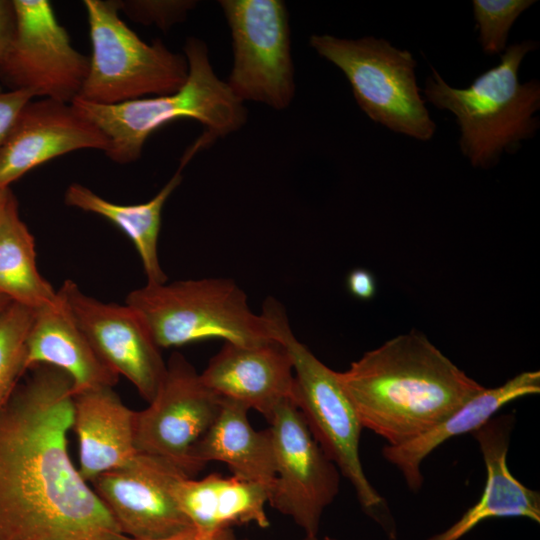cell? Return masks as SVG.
Instances as JSON below:
<instances>
[{
  "mask_svg": "<svg viewBox=\"0 0 540 540\" xmlns=\"http://www.w3.org/2000/svg\"><path fill=\"white\" fill-rule=\"evenodd\" d=\"M310 46L348 79L360 109L374 122L421 141L436 129L416 82L412 54L384 39L312 35Z\"/></svg>",
  "mask_w": 540,
  "mask_h": 540,
  "instance_id": "obj_8",
  "label": "cell"
},
{
  "mask_svg": "<svg viewBox=\"0 0 540 540\" xmlns=\"http://www.w3.org/2000/svg\"><path fill=\"white\" fill-rule=\"evenodd\" d=\"M30 371L0 408V540H127L69 456L71 378Z\"/></svg>",
  "mask_w": 540,
  "mask_h": 540,
  "instance_id": "obj_1",
  "label": "cell"
},
{
  "mask_svg": "<svg viewBox=\"0 0 540 540\" xmlns=\"http://www.w3.org/2000/svg\"><path fill=\"white\" fill-rule=\"evenodd\" d=\"M36 99V98H35ZM32 99L0 149V189L30 170L72 151H106L108 138L72 103Z\"/></svg>",
  "mask_w": 540,
  "mask_h": 540,
  "instance_id": "obj_15",
  "label": "cell"
},
{
  "mask_svg": "<svg viewBox=\"0 0 540 540\" xmlns=\"http://www.w3.org/2000/svg\"><path fill=\"white\" fill-rule=\"evenodd\" d=\"M248 411L245 405L222 398L216 419L193 448L192 461L198 471L210 461H220L232 476L272 490L276 469L271 433L269 428L255 430Z\"/></svg>",
  "mask_w": 540,
  "mask_h": 540,
  "instance_id": "obj_22",
  "label": "cell"
},
{
  "mask_svg": "<svg viewBox=\"0 0 540 540\" xmlns=\"http://www.w3.org/2000/svg\"><path fill=\"white\" fill-rule=\"evenodd\" d=\"M347 288L356 298L369 300L375 295L376 281L369 270L356 268L348 274Z\"/></svg>",
  "mask_w": 540,
  "mask_h": 540,
  "instance_id": "obj_30",
  "label": "cell"
},
{
  "mask_svg": "<svg viewBox=\"0 0 540 540\" xmlns=\"http://www.w3.org/2000/svg\"><path fill=\"white\" fill-rule=\"evenodd\" d=\"M271 489L235 476L216 473L202 479L183 476L173 487L174 498L194 530L211 537L234 525H270L266 514Z\"/></svg>",
  "mask_w": 540,
  "mask_h": 540,
  "instance_id": "obj_21",
  "label": "cell"
},
{
  "mask_svg": "<svg viewBox=\"0 0 540 540\" xmlns=\"http://www.w3.org/2000/svg\"><path fill=\"white\" fill-rule=\"evenodd\" d=\"M35 99L32 93L23 90H4L0 86V149L8 139L22 109Z\"/></svg>",
  "mask_w": 540,
  "mask_h": 540,
  "instance_id": "obj_28",
  "label": "cell"
},
{
  "mask_svg": "<svg viewBox=\"0 0 540 540\" xmlns=\"http://www.w3.org/2000/svg\"><path fill=\"white\" fill-rule=\"evenodd\" d=\"M537 47L534 41L510 45L497 66L465 89L449 86L431 67L426 99L455 115L461 131L460 149L473 166L497 164L504 151L515 152L520 141L536 133L539 120L533 114L540 108V84L535 79L520 83L518 70L524 56Z\"/></svg>",
  "mask_w": 540,
  "mask_h": 540,
  "instance_id": "obj_4",
  "label": "cell"
},
{
  "mask_svg": "<svg viewBox=\"0 0 540 540\" xmlns=\"http://www.w3.org/2000/svg\"><path fill=\"white\" fill-rule=\"evenodd\" d=\"M12 191L10 188L8 189H0V215L9 199V196L11 195Z\"/></svg>",
  "mask_w": 540,
  "mask_h": 540,
  "instance_id": "obj_33",
  "label": "cell"
},
{
  "mask_svg": "<svg viewBox=\"0 0 540 540\" xmlns=\"http://www.w3.org/2000/svg\"><path fill=\"white\" fill-rule=\"evenodd\" d=\"M232 36L233 66L226 82L242 103L286 109L295 95L288 11L280 0H222Z\"/></svg>",
  "mask_w": 540,
  "mask_h": 540,
  "instance_id": "obj_9",
  "label": "cell"
},
{
  "mask_svg": "<svg viewBox=\"0 0 540 540\" xmlns=\"http://www.w3.org/2000/svg\"><path fill=\"white\" fill-rule=\"evenodd\" d=\"M16 29L0 65V81L9 90L35 98L73 103L82 90L90 59L76 50L47 0H12Z\"/></svg>",
  "mask_w": 540,
  "mask_h": 540,
  "instance_id": "obj_10",
  "label": "cell"
},
{
  "mask_svg": "<svg viewBox=\"0 0 540 540\" xmlns=\"http://www.w3.org/2000/svg\"><path fill=\"white\" fill-rule=\"evenodd\" d=\"M534 3V0H473V14L483 51L488 55L502 52L513 23Z\"/></svg>",
  "mask_w": 540,
  "mask_h": 540,
  "instance_id": "obj_26",
  "label": "cell"
},
{
  "mask_svg": "<svg viewBox=\"0 0 540 540\" xmlns=\"http://www.w3.org/2000/svg\"><path fill=\"white\" fill-rule=\"evenodd\" d=\"M12 303L7 296L0 293V319Z\"/></svg>",
  "mask_w": 540,
  "mask_h": 540,
  "instance_id": "obj_32",
  "label": "cell"
},
{
  "mask_svg": "<svg viewBox=\"0 0 540 540\" xmlns=\"http://www.w3.org/2000/svg\"><path fill=\"white\" fill-rule=\"evenodd\" d=\"M337 376L363 428L390 446L427 432L484 388L415 330L365 352Z\"/></svg>",
  "mask_w": 540,
  "mask_h": 540,
  "instance_id": "obj_2",
  "label": "cell"
},
{
  "mask_svg": "<svg viewBox=\"0 0 540 540\" xmlns=\"http://www.w3.org/2000/svg\"><path fill=\"white\" fill-rule=\"evenodd\" d=\"M200 377L219 397L254 409L267 420L279 405L293 400L292 360L276 339L251 346L224 342Z\"/></svg>",
  "mask_w": 540,
  "mask_h": 540,
  "instance_id": "obj_16",
  "label": "cell"
},
{
  "mask_svg": "<svg viewBox=\"0 0 540 540\" xmlns=\"http://www.w3.org/2000/svg\"><path fill=\"white\" fill-rule=\"evenodd\" d=\"M16 15L12 0H0V65L14 39Z\"/></svg>",
  "mask_w": 540,
  "mask_h": 540,
  "instance_id": "obj_29",
  "label": "cell"
},
{
  "mask_svg": "<svg viewBox=\"0 0 540 540\" xmlns=\"http://www.w3.org/2000/svg\"><path fill=\"white\" fill-rule=\"evenodd\" d=\"M247 540V539H246Z\"/></svg>",
  "mask_w": 540,
  "mask_h": 540,
  "instance_id": "obj_36",
  "label": "cell"
},
{
  "mask_svg": "<svg viewBox=\"0 0 540 540\" xmlns=\"http://www.w3.org/2000/svg\"><path fill=\"white\" fill-rule=\"evenodd\" d=\"M539 393L540 372L519 373L500 386L483 388L422 435L401 445H385L382 455L401 472L408 488L417 492L424 481L421 464L436 448L453 437L473 432L506 404Z\"/></svg>",
  "mask_w": 540,
  "mask_h": 540,
  "instance_id": "obj_20",
  "label": "cell"
},
{
  "mask_svg": "<svg viewBox=\"0 0 540 540\" xmlns=\"http://www.w3.org/2000/svg\"><path fill=\"white\" fill-rule=\"evenodd\" d=\"M0 293L33 310L57 296L38 270L34 236L20 217L13 193L0 215Z\"/></svg>",
  "mask_w": 540,
  "mask_h": 540,
  "instance_id": "obj_24",
  "label": "cell"
},
{
  "mask_svg": "<svg viewBox=\"0 0 540 540\" xmlns=\"http://www.w3.org/2000/svg\"><path fill=\"white\" fill-rule=\"evenodd\" d=\"M274 338L287 349L293 365V403L311 434L339 472L350 482L364 512L398 540L387 501L368 480L360 459L363 426L344 392L337 372L321 362L293 334L286 311L275 299L263 304Z\"/></svg>",
  "mask_w": 540,
  "mask_h": 540,
  "instance_id": "obj_5",
  "label": "cell"
},
{
  "mask_svg": "<svg viewBox=\"0 0 540 540\" xmlns=\"http://www.w3.org/2000/svg\"><path fill=\"white\" fill-rule=\"evenodd\" d=\"M59 291L100 359L118 376L126 377L150 403L167 363L139 315L127 304L86 295L71 280L64 281Z\"/></svg>",
  "mask_w": 540,
  "mask_h": 540,
  "instance_id": "obj_14",
  "label": "cell"
},
{
  "mask_svg": "<svg viewBox=\"0 0 540 540\" xmlns=\"http://www.w3.org/2000/svg\"><path fill=\"white\" fill-rule=\"evenodd\" d=\"M322 540H337V539L330 536H325Z\"/></svg>",
  "mask_w": 540,
  "mask_h": 540,
  "instance_id": "obj_35",
  "label": "cell"
},
{
  "mask_svg": "<svg viewBox=\"0 0 540 540\" xmlns=\"http://www.w3.org/2000/svg\"><path fill=\"white\" fill-rule=\"evenodd\" d=\"M184 56L188 76L174 93L100 105L81 99L73 106L108 138L106 156L118 164L141 157L148 137L170 122L188 118L204 126L203 134L186 150L192 158L219 137L239 130L247 121V111L219 79L210 63L207 45L196 37L187 38Z\"/></svg>",
  "mask_w": 540,
  "mask_h": 540,
  "instance_id": "obj_3",
  "label": "cell"
},
{
  "mask_svg": "<svg viewBox=\"0 0 540 540\" xmlns=\"http://www.w3.org/2000/svg\"><path fill=\"white\" fill-rule=\"evenodd\" d=\"M125 304L160 348L212 338L244 346L275 340L269 318L254 313L246 293L228 278L146 284L131 291Z\"/></svg>",
  "mask_w": 540,
  "mask_h": 540,
  "instance_id": "obj_6",
  "label": "cell"
},
{
  "mask_svg": "<svg viewBox=\"0 0 540 540\" xmlns=\"http://www.w3.org/2000/svg\"><path fill=\"white\" fill-rule=\"evenodd\" d=\"M514 414L492 417L470 434L477 441L486 482L480 499L451 526L427 540H460L480 523L494 518L524 517L540 523V493L516 479L507 465Z\"/></svg>",
  "mask_w": 540,
  "mask_h": 540,
  "instance_id": "obj_17",
  "label": "cell"
},
{
  "mask_svg": "<svg viewBox=\"0 0 540 540\" xmlns=\"http://www.w3.org/2000/svg\"><path fill=\"white\" fill-rule=\"evenodd\" d=\"M91 41L88 75L77 99L113 105L179 90L188 76L182 54L143 41L119 16L115 0H84Z\"/></svg>",
  "mask_w": 540,
  "mask_h": 540,
  "instance_id": "obj_7",
  "label": "cell"
},
{
  "mask_svg": "<svg viewBox=\"0 0 540 540\" xmlns=\"http://www.w3.org/2000/svg\"><path fill=\"white\" fill-rule=\"evenodd\" d=\"M267 421L276 469L268 504L290 517L305 536H318L322 515L339 493L340 472L291 400Z\"/></svg>",
  "mask_w": 540,
  "mask_h": 540,
  "instance_id": "obj_12",
  "label": "cell"
},
{
  "mask_svg": "<svg viewBox=\"0 0 540 540\" xmlns=\"http://www.w3.org/2000/svg\"><path fill=\"white\" fill-rule=\"evenodd\" d=\"M148 404L135 412L137 452L160 457L192 478L199 472L192 461L193 448L216 419L222 398L203 383L182 354L174 352Z\"/></svg>",
  "mask_w": 540,
  "mask_h": 540,
  "instance_id": "obj_11",
  "label": "cell"
},
{
  "mask_svg": "<svg viewBox=\"0 0 540 540\" xmlns=\"http://www.w3.org/2000/svg\"><path fill=\"white\" fill-rule=\"evenodd\" d=\"M302 540H320L318 536H305Z\"/></svg>",
  "mask_w": 540,
  "mask_h": 540,
  "instance_id": "obj_34",
  "label": "cell"
},
{
  "mask_svg": "<svg viewBox=\"0 0 540 540\" xmlns=\"http://www.w3.org/2000/svg\"><path fill=\"white\" fill-rule=\"evenodd\" d=\"M34 310L12 303L0 319V408L27 372V337Z\"/></svg>",
  "mask_w": 540,
  "mask_h": 540,
  "instance_id": "obj_25",
  "label": "cell"
},
{
  "mask_svg": "<svg viewBox=\"0 0 540 540\" xmlns=\"http://www.w3.org/2000/svg\"><path fill=\"white\" fill-rule=\"evenodd\" d=\"M135 412L110 386L74 393L72 429L79 445L78 471L85 481L126 465L138 453Z\"/></svg>",
  "mask_w": 540,
  "mask_h": 540,
  "instance_id": "obj_19",
  "label": "cell"
},
{
  "mask_svg": "<svg viewBox=\"0 0 540 540\" xmlns=\"http://www.w3.org/2000/svg\"><path fill=\"white\" fill-rule=\"evenodd\" d=\"M183 476L170 462L137 453L126 465L91 483L125 536L154 540L194 530L173 494L175 483Z\"/></svg>",
  "mask_w": 540,
  "mask_h": 540,
  "instance_id": "obj_13",
  "label": "cell"
},
{
  "mask_svg": "<svg viewBox=\"0 0 540 540\" xmlns=\"http://www.w3.org/2000/svg\"><path fill=\"white\" fill-rule=\"evenodd\" d=\"M26 346L27 371L38 365L56 367L71 378L74 393L114 387L119 380L95 352L59 290L55 300L34 310Z\"/></svg>",
  "mask_w": 540,
  "mask_h": 540,
  "instance_id": "obj_18",
  "label": "cell"
},
{
  "mask_svg": "<svg viewBox=\"0 0 540 540\" xmlns=\"http://www.w3.org/2000/svg\"><path fill=\"white\" fill-rule=\"evenodd\" d=\"M119 11H123L133 21L143 24H156L168 29L181 21L193 5L190 1H147L115 0Z\"/></svg>",
  "mask_w": 540,
  "mask_h": 540,
  "instance_id": "obj_27",
  "label": "cell"
},
{
  "mask_svg": "<svg viewBox=\"0 0 540 540\" xmlns=\"http://www.w3.org/2000/svg\"><path fill=\"white\" fill-rule=\"evenodd\" d=\"M183 167L171 177L161 190L149 201L123 205L99 196L88 187L72 183L65 192V203L85 212L97 214L118 227L133 243L142 262L147 278L146 284L167 282L158 256V240L162 210L169 196L182 182Z\"/></svg>",
  "mask_w": 540,
  "mask_h": 540,
  "instance_id": "obj_23",
  "label": "cell"
},
{
  "mask_svg": "<svg viewBox=\"0 0 540 540\" xmlns=\"http://www.w3.org/2000/svg\"><path fill=\"white\" fill-rule=\"evenodd\" d=\"M127 540H137L128 538ZM154 540H238L232 530V528L219 531L211 537H204L199 535L195 530L189 531L183 534H179L172 537L154 539Z\"/></svg>",
  "mask_w": 540,
  "mask_h": 540,
  "instance_id": "obj_31",
  "label": "cell"
}]
</instances>
